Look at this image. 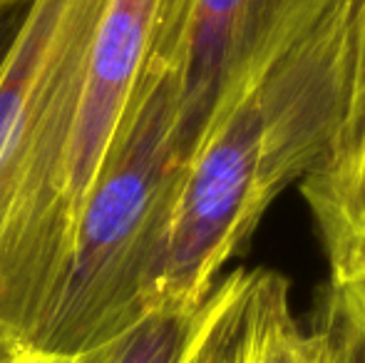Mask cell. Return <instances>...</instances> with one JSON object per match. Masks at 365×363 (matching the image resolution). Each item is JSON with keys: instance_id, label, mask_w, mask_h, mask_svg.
I'll return each mask as SVG.
<instances>
[{"instance_id": "obj_1", "label": "cell", "mask_w": 365, "mask_h": 363, "mask_svg": "<svg viewBox=\"0 0 365 363\" xmlns=\"http://www.w3.org/2000/svg\"><path fill=\"white\" fill-rule=\"evenodd\" d=\"M353 8L356 0L261 75L184 165L157 309L204 304L271 202L331 160L346 122Z\"/></svg>"}, {"instance_id": "obj_2", "label": "cell", "mask_w": 365, "mask_h": 363, "mask_svg": "<svg viewBox=\"0 0 365 363\" xmlns=\"http://www.w3.org/2000/svg\"><path fill=\"white\" fill-rule=\"evenodd\" d=\"M110 3L35 0L0 73V363L33 361L63 294L73 122Z\"/></svg>"}, {"instance_id": "obj_3", "label": "cell", "mask_w": 365, "mask_h": 363, "mask_svg": "<svg viewBox=\"0 0 365 363\" xmlns=\"http://www.w3.org/2000/svg\"><path fill=\"white\" fill-rule=\"evenodd\" d=\"M177 70L157 55L137 120L75 234L55 314L33 363H80L157 311L184 165L174 142Z\"/></svg>"}, {"instance_id": "obj_4", "label": "cell", "mask_w": 365, "mask_h": 363, "mask_svg": "<svg viewBox=\"0 0 365 363\" xmlns=\"http://www.w3.org/2000/svg\"><path fill=\"white\" fill-rule=\"evenodd\" d=\"M353 0H187L174 142L182 165L264 73Z\"/></svg>"}, {"instance_id": "obj_5", "label": "cell", "mask_w": 365, "mask_h": 363, "mask_svg": "<svg viewBox=\"0 0 365 363\" xmlns=\"http://www.w3.org/2000/svg\"><path fill=\"white\" fill-rule=\"evenodd\" d=\"M182 363H323L321 339L291 311L289 281L271 269L221 276Z\"/></svg>"}, {"instance_id": "obj_6", "label": "cell", "mask_w": 365, "mask_h": 363, "mask_svg": "<svg viewBox=\"0 0 365 363\" xmlns=\"http://www.w3.org/2000/svg\"><path fill=\"white\" fill-rule=\"evenodd\" d=\"M333 284L365 281V135L341 162L301 182Z\"/></svg>"}, {"instance_id": "obj_7", "label": "cell", "mask_w": 365, "mask_h": 363, "mask_svg": "<svg viewBox=\"0 0 365 363\" xmlns=\"http://www.w3.org/2000/svg\"><path fill=\"white\" fill-rule=\"evenodd\" d=\"M207 304V301H204ZM204 304L197 309H157L110 349L92 356L95 363H182L202 324Z\"/></svg>"}, {"instance_id": "obj_8", "label": "cell", "mask_w": 365, "mask_h": 363, "mask_svg": "<svg viewBox=\"0 0 365 363\" xmlns=\"http://www.w3.org/2000/svg\"><path fill=\"white\" fill-rule=\"evenodd\" d=\"M313 331L321 339L323 363H365V281H328Z\"/></svg>"}, {"instance_id": "obj_9", "label": "cell", "mask_w": 365, "mask_h": 363, "mask_svg": "<svg viewBox=\"0 0 365 363\" xmlns=\"http://www.w3.org/2000/svg\"><path fill=\"white\" fill-rule=\"evenodd\" d=\"M365 135V0H356L351 20V38H348V107L346 122H343L341 140L336 152L331 155L333 162H341L358 147ZM328 162L323 167H328Z\"/></svg>"}, {"instance_id": "obj_10", "label": "cell", "mask_w": 365, "mask_h": 363, "mask_svg": "<svg viewBox=\"0 0 365 363\" xmlns=\"http://www.w3.org/2000/svg\"><path fill=\"white\" fill-rule=\"evenodd\" d=\"M35 0H0V73L18 45Z\"/></svg>"}, {"instance_id": "obj_11", "label": "cell", "mask_w": 365, "mask_h": 363, "mask_svg": "<svg viewBox=\"0 0 365 363\" xmlns=\"http://www.w3.org/2000/svg\"><path fill=\"white\" fill-rule=\"evenodd\" d=\"M80 363H95V361H92V356H90V359H85V361H80Z\"/></svg>"}]
</instances>
